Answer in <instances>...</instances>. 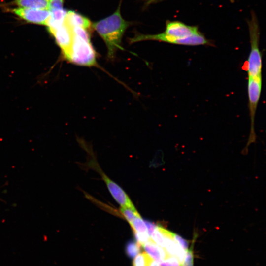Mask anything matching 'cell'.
<instances>
[{
    "label": "cell",
    "mask_w": 266,
    "mask_h": 266,
    "mask_svg": "<svg viewBox=\"0 0 266 266\" xmlns=\"http://www.w3.org/2000/svg\"><path fill=\"white\" fill-rule=\"evenodd\" d=\"M144 222L146 226L147 233L149 235L151 236L152 233L155 230L157 225L148 220H144Z\"/></svg>",
    "instance_id": "20"
},
{
    "label": "cell",
    "mask_w": 266,
    "mask_h": 266,
    "mask_svg": "<svg viewBox=\"0 0 266 266\" xmlns=\"http://www.w3.org/2000/svg\"><path fill=\"white\" fill-rule=\"evenodd\" d=\"M147 266H161L160 262L150 257Z\"/></svg>",
    "instance_id": "21"
},
{
    "label": "cell",
    "mask_w": 266,
    "mask_h": 266,
    "mask_svg": "<svg viewBox=\"0 0 266 266\" xmlns=\"http://www.w3.org/2000/svg\"><path fill=\"white\" fill-rule=\"evenodd\" d=\"M196 26L188 25L179 21H167L164 32L156 34L136 33L130 38L131 43L156 40L176 45H188V37L200 33Z\"/></svg>",
    "instance_id": "2"
},
{
    "label": "cell",
    "mask_w": 266,
    "mask_h": 266,
    "mask_svg": "<svg viewBox=\"0 0 266 266\" xmlns=\"http://www.w3.org/2000/svg\"><path fill=\"white\" fill-rule=\"evenodd\" d=\"M156 0H146L144 4L145 7H147L149 5L152 4L153 3L155 2Z\"/></svg>",
    "instance_id": "22"
},
{
    "label": "cell",
    "mask_w": 266,
    "mask_h": 266,
    "mask_svg": "<svg viewBox=\"0 0 266 266\" xmlns=\"http://www.w3.org/2000/svg\"><path fill=\"white\" fill-rule=\"evenodd\" d=\"M250 37V51L247 61L248 77L262 75V54L259 48L260 30L257 17L254 12L248 21Z\"/></svg>",
    "instance_id": "3"
},
{
    "label": "cell",
    "mask_w": 266,
    "mask_h": 266,
    "mask_svg": "<svg viewBox=\"0 0 266 266\" xmlns=\"http://www.w3.org/2000/svg\"><path fill=\"white\" fill-rule=\"evenodd\" d=\"M64 0H49L48 9L49 10L63 8Z\"/></svg>",
    "instance_id": "19"
},
{
    "label": "cell",
    "mask_w": 266,
    "mask_h": 266,
    "mask_svg": "<svg viewBox=\"0 0 266 266\" xmlns=\"http://www.w3.org/2000/svg\"><path fill=\"white\" fill-rule=\"evenodd\" d=\"M142 246L149 256L159 262L169 256L164 248L156 244L151 238Z\"/></svg>",
    "instance_id": "9"
},
{
    "label": "cell",
    "mask_w": 266,
    "mask_h": 266,
    "mask_svg": "<svg viewBox=\"0 0 266 266\" xmlns=\"http://www.w3.org/2000/svg\"><path fill=\"white\" fill-rule=\"evenodd\" d=\"M65 22L71 28L81 27L89 31L92 28V23L87 17L73 11L66 12Z\"/></svg>",
    "instance_id": "8"
},
{
    "label": "cell",
    "mask_w": 266,
    "mask_h": 266,
    "mask_svg": "<svg viewBox=\"0 0 266 266\" xmlns=\"http://www.w3.org/2000/svg\"><path fill=\"white\" fill-rule=\"evenodd\" d=\"M11 12L21 19L30 23L46 25L50 16L48 9H33L17 7Z\"/></svg>",
    "instance_id": "7"
},
{
    "label": "cell",
    "mask_w": 266,
    "mask_h": 266,
    "mask_svg": "<svg viewBox=\"0 0 266 266\" xmlns=\"http://www.w3.org/2000/svg\"><path fill=\"white\" fill-rule=\"evenodd\" d=\"M262 88V75L248 77L247 93L251 122L249 141L254 140L255 136V116L261 94Z\"/></svg>",
    "instance_id": "4"
},
{
    "label": "cell",
    "mask_w": 266,
    "mask_h": 266,
    "mask_svg": "<svg viewBox=\"0 0 266 266\" xmlns=\"http://www.w3.org/2000/svg\"><path fill=\"white\" fill-rule=\"evenodd\" d=\"M49 1V0H14L13 3L20 8L48 9Z\"/></svg>",
    "instance_id": "11"
},
{
    "label": "cell",
    "mask_w": 266,
    "mask_h": 266,
    "mask_svg": "<svg viewBox=\"0 0 266 266\" xmlns=\"http://www.w3.org/2000/svg\"><path fill=\"white\" fill-rule=\"evenodd\" d=\"M161 266H181L178 260L174 256H168L160 262Z\"/></svg>",
    "instance_id": "16"
},
{
    "label": "cell",
    "mask_w": 266,
    "mask_h": 266,
    "mask_svg": "<svg viewBox=\"0 0 266 266\" xmlns=\"http://www.w3.org/2000/svg\"><path fill=\"white\" fill-rule=\"evenodd\" d=\"M173 239L185 251L188 249V242L180 236L173 233Z\"/></svg>",
    "instance_id": "18"
},
{
    "label": "cell",
    "mask_w": 266,
    "mask_h": 266,
    "mask_svg": "<svg viewBox=\"0 0 266 266\" xmlns=\"http://www.w3.org/2000/svg\"><path fill=\"white\" fill-rule=\"evenodd\" d=\"M61 49L64 58L67 60L72 46L74 35L71 27L65 21L60 27L49 31Z\"/></svg>",
    "instance_id": "5"
},
{
    "label": "cell",
    "mask_w": 266,
    "mask_h": 266,
    "mask_svg": "<svg viewBox=\"0 0 266 266\" xmlns=\"http://www.w3.org/2000/svg\"><path fill=\"white\" fill-rule=\"evenodd\" d=\"M120 212L129 224L139 213L138 212L134 206H121Z\"/></svg>",
    "instance_id": "12"
},
{
    "label": "cell",
    "mask_w": 266,
    "mask_h": 266,
    "mask_svg": "<svg viewBox=\"0 0 266 266\" xmlns=\"http://www.w3.org/2000/svg\"><path fill=\"white\" fill-rule=\"evenodd\" d=\"M90 163L91 166L100 174L112 197L121 206H132L133 205L126 193L121 187L109 179L104 173L96 161L93 160V161H90Z\"/></svg>",
    "instance_id": "6"
},
{
    "label": "cell",
    "mask_w": 266,
    "mask_h": 266,
    "mask_svg": "<svg viewBox=\"0 0 266 266\" xmlns=\"http://www.w3.org/2000/svg\"><path fill=\"white\" fill-rule=\"evenodd\" d=\"M194 253L193 247L188 249L185 253V257L181 266H193Z\"/></svg>",
    "instance_id": "17"
},
{
    "label": "cell",
    "mask_w": 266,
    "mask_h": 266,
    "mask_svg": "<svg viewBox=\"0 0 266 266\" xmlns=\"http://www.w3.org/2000/svg\"><path fill=\"white\" fill-rule=\"evenodd\" d=\"M121 2L117 10L110 16L92 24L93 28L104 41L107 49V57L115 58L116 53L121 46L123 35L131 24L123 18L121 14Z\"/></svg>",
    "instance_id": "1"
},
{
    "label": "cell",
    "mask_w": 266,
    "mask_h": 266,
    "mask_svg": "<svg viewBox=\"0 0 266 266\" xmlns=\"http://www.w3.org/2000/svg\"><path fill=\"white\" fill-rule=\"evenodd\" d=\"M50 11V14L46 24L49 31L56 29L64 23L67 12L63 8Z\"/></svg>",
    "instance_id": "10"
},
{
    "label": "cell",
    "mask_w": 266,
    "mask_h": 266,
    "mask_svg": "<svg viewBox=\"0 0 266 266\" xmlns=\"http://www.w3.org/2000/svg\"><path fill=\"white\" fill-rule=\"evenodd\" d=\"M150 257L145 252L139 253L133 259V266H147Z\"/></svg>",
    "instance_id": "15"
},
{
    "label": "cell",
    "mask_w": 266,
    "mask_h": 266,
    "mask_svg": "<svg viewBox=\"0 0 266 266\" xmlns=\"http://www.w3.org/2000/svg\"><path fill=\"white\" fill-rule=\"evenodd\" d=\"M133 233H148L144 221L140 215L137 216L130 224Z\"/></svg>",
    "instance_id": "13"
},
{
    "label": "cell",
    "mask_w": 266,
    "mask_h": 266,
    "mask_svg": "<svg viewBox=\"0 0 266 266\" xmlns=\"http://www.w3.org/2000/svg\"><path fill=\"white\" fill-rule=\"evenodd\" d=\"M140 246L136 241H129L125 247L126 253L129 257L133 258L140 252Z\"/></svg>",
    "instance_id": "14"
}]
</instances>
